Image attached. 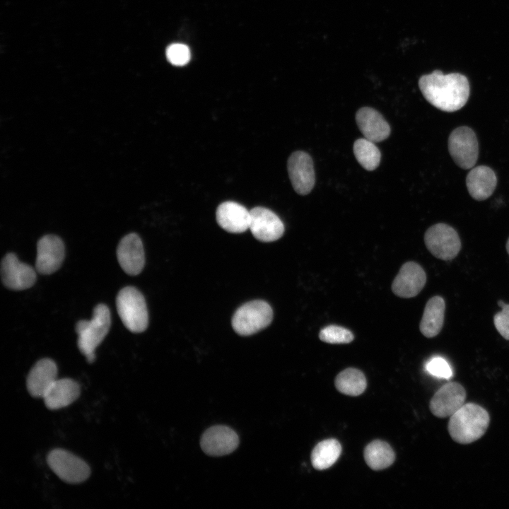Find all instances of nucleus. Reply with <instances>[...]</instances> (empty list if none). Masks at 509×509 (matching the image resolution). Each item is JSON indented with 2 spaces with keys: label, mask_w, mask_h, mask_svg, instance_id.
<instances>
[{
  "label": "nucleus",
  "mask_w": 509,
  "mask_h": 509,
  "mask_svg": "<svg viewBox=\"0 0 509 509\" xmlns=\"http://www.w3.org/2000/svg\"><path fill=\"white\" fill-rule=\"evenodd\" d=\"M419 86L430 104L448 112L461 109L469 96L468 79L459 73L444 74L440 70H435L421 76Z\"/></svg>",
  "instance_id": "f257e3e1"
},
{
  "label": "nucleus",
  "mask_w": 509,
  "mask_h": 509,
  "mask_svg": "<svg viewBox=\"0 0 509 509\" xmlns=\"http://www.w3.org/2000/svg\"><path fill=\"white\" fill-rule=\"evenodd\" d=\"M490 423L488 411L475 403H464L449 420L448 433L456 443L466 445L481 438Z\"/></svg>",
  "instance_id": "f03ea898"
},
{
  "label": "nucleus",
  "mask_w": 509,
  "mask_h": 509,
  "mask_svg": "<svg viewBox=\"0 0 509 509\" xmlns=\"http://www.w3.org/2000/svg\"><path fill=\"white\" fill-rule=\"evenodd\" d=\"M111 324L109 308L104 304L96 305L90 320H80L76 325L78 346L89 363L95 358V351L107 335Z\"/></svg>",
  "instance_id": "7ed1b4c3"
},
{
  "label": "nucleus",
  "mask_w": 509,
  "mask_h": 509,
  "mask_svg": "<svg viewBox=\"0 0 509 509\" xmlns=\"http://www.w3.org/2000/svg\"><path fill=\"white\" fill-rule=\"evenodd\" d=\"M118 315L124 325L131 332L140 333L148 327V315L145 298L134 287L119 291L116 298Z\"/></svg>",
  "instance_id": "20e7f679"
},
{
  "label": "nucleus",
  "mask_w": 509,
  "mask_h": 509,
  "mask_svg": "<svg viewBox=\"0 0 509 509\" xmlns=\"http://www.w3.org/2000/svg\"><path fill=\"white\" fill-rule=\"evenodd\" d=\"M272 319L273 311L267 302L253 300L236 310L232 319V327L239 335L250 336L266 328Z\"/></svg>",
  "instance_id": "39448f33"
},
{
  "label": "nucleus",
  "mask_w": 509,
  "mask_h": 509,
  "mask_svg": "<svg viewBox=\"0 0 509 509\" xmlns=\"http://www.w3.org/2000/svg\"><path fill=\"white\" fill-rule=\"evenodd\" d=\"M424 242L434 257L445 261L454 259L461 249L457 231L445 223H437L430 227L424 235Z\"/></svg>",
  "instance_id": "423d86ee"
},
{
  "label": "nucleus",
  "mask_w": 509,
  "mask_h": 509,
  "mask_svg": "<svg viewBox=\"0 0 509 509\" xmlns=\"http://www.w3.org/2000/svg\"><path fill=\"white\" fill-rule=\"evenodd\" d=\"M50 469L64 481L78 484L90 476V469L86 462L63 449H54L47 455Z\"/></svg>",
  "instance_id": "0eeeda50"
},
{
  "label": "nucleus",
  "mask_w": 509,
  "mask_h": 509,
  "mask_svg": "<svg viewBox=\"0 0 509 509\" xmlns=\"http://www.w3.org/2000/svg\"><path fill=\"white\" fill-rule=\"evenodd\" d=\"M448 151L460 168H472L479 155L478 141L474 131L465 126L455 129L448 138Z\"/></svg>",
  "instance_id": "6e6552de"
},
{
  "label": "nucleus",
  "mask_w": 509,
  "mask_h": 509,
  "mask_svg": "<svg viewBox=\"0 0 509 509\" xmlns=\"http://www.w3.org/2000/svg\"><path fill=\"white\" fill-rule=\"evenodd\" d=\"M288 176L294 190L300 195H306L312 189L315 182L313 162L306 152H293L288 159Z\"/></svg>",
  "instance_id": "1a4fd4ad"
},
{
  "label": "nucleus",
  "mask_w": 509,
  "mask_h": 509,
  "mask_svg": "<svg viewBox=\"0 0 509 509\" xmlns=\"http://www.w3.org/2000/svg\"><path fill=\"white\" fill-rule=\"evenodd\" d=\"M1 275L4 285L15 291L29 288L36 281L35 269L20 262L13 253H8L2 259Z\"/></svg>",
  "instance_id": "9d476101"
},
{
  "label": "nucleus",
  "mask_w": 509,
  "mask_h": 509,
  "mask_svg": "<svg viewBox=\"0 0 509 509\" xmlns=\"http://www.w3.org/2000/svg\"><path fill=\"white\" fill-rule=\"evenodd\" d=\"M466 396L465 389L461 384L447 382L440 387L431 398L430 410L436 417H450L464 404Z\"/></svg>",
  "instance_id": "9b49d317"
},
{
  "label": "nucleus",
  "mask_w": 509,
  "mask_h": 509,
  "mask_svg": "<svg viewBox=\"0 0 509 509\" xmlns=\"http://www.w3.org/2000/svg\"><path fill=\"white\" fill-rule=\"evenodd\" d=\"M250 230L262 242H273L283 234L284 226L280 218L269 209L257 206L250 211Z\"/></svg>",
  "instance_id": "f8f14e48"
},
{
  "label": "nucleus",
  "mask_w": 509,
  "mask_h": 509,
  "mask_svg": "<svg viewBox=\"0 0 509 509\" xmlns=\"http://www.w3.org/2000/svg\"><path fill=\"white\" fill-rule=\"evenodd\" d=\"M239 445V438L234 430L226 426L216 425L208 428L202 435L200 445L210 456H223L233 452Z\"/></svg>",
  "instance_id": "ddd939ff"
},
{
  "label": "nucleus",
  "mask_w": 509,
  "mask_h": 509,
  "mask_svg": "<svg viewBox=\"0 0 509 509\" xmlns=\"http://www.w3.org/2000/svg\"><path fill=\"white\" fill-rule=\"evenodd\" d=\"M64 254V243L58 236H43L37 245L36 271L46 275L54 273L61 267Z\"/></svg>",
  "instance_id": "4468645a"
},
{
  "label": "nucleus",
  "mask_w": 509,
  "mask_h": 509,
  "mask_svg": "<svg viewBox=\"0 0 509 509\" xmlns=\"http://www.w3.org/2000/svg\"><path fill=\"white\" fill-rule=\"evenodd\" d=\"M426 275L417 263L408 262L404 264L392 284L393 293L401 298H412L417 296L426 284Z\"/></svg>",
  "instance_id": "2eb2a0df"
},
{
  "label": "nucleus",
  "mask_w": 509,
  "mask_h": 509,
  "mask_svg": "<svg viewBox=\"0 0 509 509\" xmlns=\"http://www.w3.org/2000/svg\"><path fill=\"white\" fill-rule=\"evenodd\" d=\"M118 262L128 274H139L145 264L144 250L141 240L136 233L125 235L117 249Z\"/></svg>",
  "instance_id": "dca6fc26"
},
{
  "label": "nucleus",
  "mask_w": 509,
  "mask_h": 509,
  "mask_svg": "<svg viewBox=\"0 0 509 509\" xmlns=\"http://www.w3.org/2000/svg\"><path fill=\"white\" fill-rule=\"evenodd\" d=\"M218 224L232 233H241L250 228V212L244 206L235 201H225L217 208Z\"/></svg>",
  "instance_id": "f3484780"
},
{
  "label": "nucleus",
  "mask_w": 509,
  "mask_h": 509,
  "mask_svg": "<svg viewBox=\"0 0 509 509\" xmlns=\"http://www.w3.org/2000/svg\"><path fill=\"white\" fill-rule=\"evenodd\" d=\"M357 125L364 137L373 142L386 139L390 134V127L382 115L369 107L360 108L356 114Z\"/></svg>",
  "instance_id": "a211bd4d"
},
{
  "label": "nucleus",
  "mask_w": 509,
  "mask_h": 509,
  "mask_svg": "<svg viewBox=\"0 0 509 509\" xmlns=\"http://www.w3.org/2000/svg\"><path fill=\"white\" fill-rule=\"evenodd\" d=\"M57 366L50 358L38 361L28 373L26 385L29 393L35 397L44 394L57 380Z\"/></svg>",
  "instance_id": "6ab92c4d"
},
{
  "label": "nucleus",
  "mask_w": 509,
  "mask_h": 509,
  "mask_svg": "<svg viewBox=\"0 0 509 509\" xmlns=\"http://www.w3.org/2000/svg\"><path fill=\"white\" fill-rule=\"evenodd\" d=\"M496 184L497 178L494 171L485 165L473 168L466 178L469 194L477 201L488 198L496 189Z\"/></svg>",
  "instance_id": "aec40b11"
},
{
  "label": "nucleus",
  "mask_w": 509,
  "mask_h": 509,
  "mask_svg": "<svg viewBox=\"0 0 509 509\" xmlns=\"http://www.w3.org/2000/svg\"><path fill=\"white\" fill-rule=\"evenodd\" d=\"M80 394L78 382L70 378L57 379L43 396L46 406L59 409L73 403Z\"/></svg>",
  "instance_id": "412c9836"
},
{
  "label": "nucleus",
  "mask_w": 509,
  "mask_h": 509,
  "mask_svg": "<svg viewBox=\"0 0 509 509\" xmlns=\"http://www.w3.org/2000/svg\"><path fill=\"white\" fill-rule=\"evenodd\" d=\"M445 303L440 296H434L427 302L419 329L428 338L435 337L441 331L445 316Z\"/></svg>",
  "instance_id": "4be33fe9"
},
{
  "label": "nucleus",
  "mask_w": 509,
  "mask_h": 509,
  "mask_svg": "<svg viewBox=\"0 0 509 509\" xmlns=\"http://www.w3.org/2000/svg\"><path fill=\"white\" fill-rule=\"evenodd\" d=\"M364 459L370 468L373 470H381L390 467L394 462L395 455L388 443L376 440L365 447Z\"/></svg>",
  "instance_id": "5701e85b"
},
{
  "label": "nucleus",
  "mask_w": 509,
  "mask_h": 509,
  "mask_svg": "<svg viewBox=\"0 0 509 509\" xmlns=\"http://www.w3.org/2000/svg\"><path fill=\"white\" fill-rule=\"evenodd\" d=\"M341 446L336 439H327L320 442L312 450L311 462L317 470H324L332 466L339 459Z\"/></svg>",
  "instance_id": "b1692460"
},
{
  "label": "nucleus",
  "mask_w": 509,
  "mask_h": 509,
  "mask_svg": "<svg viewBox=\"0 0 509 509\" xmlns=\"http://www.w3.org/2000/svg\"><path fill=\"white\" fill-rule=\"evenodd\" d=\"M367 386L364 374L359 370L349 368L338 374L335 379V387L337 390L349 396H358L362 394Z\"/></svg>",
  "instance_id": "393cba45"
},
{
  "label": "nucleus",
  "mask_w": 509,
  "mask_h": 509,
  "mask_svg": "<svg viewBox=\"0 0 509 509\" xmlns=\"http://www.w3.org/2000/svg\"><path fill=\"white\" fill-rule=\"evenodd\" d=\"M353 153L357 161L365 170H375L380 164L381 153L374 142L363 138L353 144Z\"/></svg>",
  "instance_id": "a878e982"
},
{
  "label": "nucleus",
  "mask_w": 509,
  "mask_h": 509,
  "mask_svg": "<svg viewBox=\"0 0 509 509\" xmlns=\"http://www.w3.org/2000/svg\"><path fill=\"white\" fill-rule=\"evenodd\" d=\"M319 338L322 341L329 344H348L353 340L354 336L344 327L329 325L320 330Z\"/></svg>",
  "instance_id": "bb28decb"
},
{
  "label": "nucleus",
  "mask_w": 509,
  "mask_h": 509,
  "mask_svg": "<svg viewBox=\"0 0 509 509\" xmlns=\"http://www.w3.org/2000/svg\"><path fill=\"white\" fill-rule=\"evenodd\" d=\"M426 370L432 375L449 379L452 376V371L449 363L442 357H433L425 365Z\"/></svg>",
  "instance_id": "cd10ccee"
},
{
  "label": "nucleus",
  "mask_w": 509,
  "mask_h": 509,
  "mask_svg": "<svg viewBox=\"0 0 509 509\" xmlns=\"http://www.w3.org/2000/svg\"><path fill=\"white\" fill-rule=\"evenodd\" d=\"M168 61L176 66L186 64L190 59L189 48L182 44H172L166 50Z\"/></svg>",
  "instance_id": "c85d7f7f"
},
{
  "label": "nucleus",
  "mask_w": 509,
  "mask_h": 509,
  "mask_svg": "<svg viewBox=\"0 0 509 509\" xmlns=\"http://www.w3.org/2000/svg\"><path fill=\"white\" fill-rule=\"evenodd\" d=\"M498 305L502 310L493 317V322L496 330L506 340H509V304L498 300Z\"/></svg>",
  "instance_id": "c756f323"
},
{
  "label": "nucleus",
  "mask_w": 509,
  "mask_h": 509,
  "mask_svg": "<svg viewBox=\"0 0 509 509\" xmlns=\"http://www.w3.org/2000/svg\"><path fill=\"white\" fill-rule=\"evenodd\" d=\"M506 250H507L508 254L509 255V238L508 239L507 242H506Z\"/></svg>",
  "instance_id": "7c9ffc66"
}]
</instances>
